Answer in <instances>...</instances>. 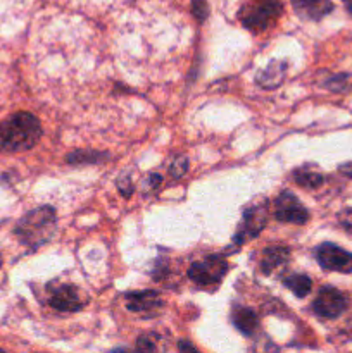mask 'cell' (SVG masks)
<instances>
[{"mask_svg":"<svg viewBox=\"0 0 352 353\" xmlns=\"http://www.w3.org/2000/svg\"><path fill=\"white\" fill-rule=\"evenodd\" d=\"M40 137V121L30 112L14 114L0 126V147L7 152L30 150Z\"/></svg>","mask_w":352,"mask_h":353,"instance_id":"1","label":"cell"},{"mask_svg":"<svg viewBox=\"0 0 352 353\" xmlns=\"http://www.w3.org/2000/svg\"><path fill=\"white\" fill-rule=\"evenodd\" d=\"M55 224H57L55 210L52 207L43 205L24 214L19 223H17L14 233L19 238L21 243L26 245V247L37 248L50 241V238L54 236Z\"/></svg>","mask_w":352,"mask_h":353,"instance_id":"2","label":"cell"},{"mask_svg":"<svg viewBox=\"0 0 352 353\" xmlns=\"http://www.w3.org/2000/svg\"><path fill=\"white\" fill-rule=\"evenodd\" d=\"M282 10V0H247L242 6L238 17L247 30L261 33L278 21Z\"/></svg>","mask_w":352,"mask_h":353,"instance_id":"3","label":"cell"},{"mask_svg":"<svg viewBox=\"0 0 352 353\" xmlns=\"http://www.w3.org/2000/svg\"><path fill=\"white\" fill-rule=\"evenodd\" d=\"M228 262L219 255H209L202 261L193 262L188 268V278L199 286L219 285L221 279L226 276Z\"/></svg>","mask_w":352,"mask_h":353,"instance_id":"4","label":"cell"},{"mask_svg":"<svg viewBox=\"0 0 352 353\" xmlns=\"http://www.w3.org/2000/svg\"><path fill=\"white\" fill-rule=\"evenodd\" d=\"M268 223V209L266 203H252L244 210V217L235 234V245H244L245 241H251L264 230Z\"/></svg>","mask_w":352,"mask_h":353,"instance_id":"5","label":"cell"},{"mask_svg":"<svg viewBox=\"0 0 352 353\" xmlns=\"http://www.w3.org/2000/svg\"><path fill=\"white\" fill-rule=\"evenodd\" d=\"M314 254H316L317 264L326 271L342 272V274L352 272V254L338 245L323 243L316 248Z\"/></svg>","mask_w":352,"mask_h":353,"instance_id":"6","label":"cell"},{"mask_svg":"<svg viewBox=\"0 0 352 353\" xmlns=\"http://www.w3.org/2000/svg\"><path fill=\"white\" fill-rule=\"evenodd\" d=\"M347 299L333 286H324L320 290L313 303V310L324 319H335L347 310Z\"/></svg>","mask_w":352,"mask_h":353,"instance_id":"7","label":"cell"},{"mask_svg":"<svg viewBox=\"0 0 352 353\" xmlns=\"http://www.w3.org/2000/svg\"><path fill=\"white\" fill-rule=\"evenodd\" d=\"M275 217L282 223L306 224L309 221V212L293 193L283 192L275 200Z\"/></svg>","mask_w":352,"mask_h":353,"instance_id":"8","label":"cell"},{"mask_svg":"<svg viewBox=\"0 0 352 353\" xmlns=\"http://www.w3.org/2000/svg\"><path fill=\"white\" fill-rule=\"evenodd\" d=\"M86 300L75 285L50 286V305L59 312H78Z\"/></svg>","mask_w":352,"mask_h":353,"instance_id":"9","label":"cell"},{"mask_svg":"<svg viewBox=\"0 0 352 353\" xmlns=\"http://www.w3.org/2000/svg\"><path fill=\"white\" fill-rule=\"evenodd\" d=\"M126 307L137 314H154L162 307L161 296L155 292H133L126 295Z\"/></svg>","mask_w":352,"mask_h":353,"instance_id":"10","label":"cell"},{"mask_svg":"<svg viewBox=\"0 0 352 353\" xmlns=\"http://www.w3.org/2000/svg\"><path fill=\"white\" fill-rule=\"evenodd\" d=\"M286 69H289V65H286L285 61H271L261 72H259L255 81H257V85L264 90L278 88L283 83V79H285Z\"/></svg>","mask_w":352,"mask_h":353,"instance_id":"11","label":"cell"},{"mask_svg":"<svg viewBox=\"0 0 352 353\" xmlns=\"http://www.w3.org/2000/svg\"><path fill=\"white\" fill-rule=\"evenodd\" d=\"M290 257V250L286 247H269L262 252L261 255V268L262 274L269 276L273 271L280 268V265L286 264Z\"/></svg>","mask_w":352,"mask_h":353,"instance_id":"12","label":"cell"},{"mask_svg":"<svg viewBox=\"0 0 352 353\" xmlns=\"http://www.w3.org/2000/svg\"><path fill=\"white\" fill-rule=\"evenodd\" d=\"M292 3L297 12L314 21L321 19L333 9V3L330 0H292Z\"/></svg>","mask_w":352,"mask_h":353,"instance_id":"13","label":"cell"},{"mask_svg":"<svg viewBox=\"0 0 352 353\" xmlns=\"http://www.w3.org/2000/svg\"><path fill=\"white\" fill-rule=\"evenodd\" d=\"M231 321H233L235 326L245 334L255 333L259 324L257 316H255L254 310L245 309V307H242V309H235L233 314H231Z\"/></svg>","mask_w":352,"mask_h":353,"instance_id":"14","label":"cell"},{"mask_svg":"<svg viewBox=\"0 0 352 353\" xmlns=\"http://www.w3.org/2000/svg\"><path fill=\"white\" fill-rule=\"evenodd\" d=\"M107 154L104 152H95V150H75L71 154L66 155V162L71 165H83V164H100L102 161H106Z\"/></svg>","mask_w":352,"mask_h":353,"instance_id":"15","label":"cell"},{"mask_svg":"<svg viewBox=\"0 0 352 353\" xmlns=\"http://www.w3.org/2000/svg\"><path fill=\"white\" fill-rule=\"evenodd\" d=\"M283 285H285L293 295L299 296V299L307 296L311 293V290H313V281H311V278H307V276L304 274L286 276V278L283 279Z\"/></svg>","mask_w":352,"mask_h":353,"instance_id":"16","label":"cell"},{"mask_svg":"<svg viewBox=\"0 0 352 353\" xmlns=\"http://www.w3.org/2000/svg\"><path fill=\"white\" fill-rule=\"evenodd\" d=\"M295 181L299 183L300 186L304 188H320L323 185L324 178L320 174V172H314V171H307V169H300V171H295Z\"/></svg>","mask_w":352,"mask_h":353,"instance_id":"17","label":"cell"},{"mask_svg":"<svg viewBox=\"0 0 352 353\" xmlns=\"http://www.w3.org/2000/svg\"><path fill=\"white\" fill-rule=\"evenodd\" d=\"M159 338L154 334H145L137 341V353H161V345Z\"/></svg>","mask_w":352,"mask_h":353,"instance_id":"18","label":"cell"},{"mask_svg":"<svg viewBox=\"0 0 352 353\" xmlns=\"http://www.w3.org/2000/svg\"><path fill=\"white\" fill-rule=\"evenodd\" d=\"M186 171H188V159L183 157V155H178V157L169 164V174H171L173 178H182V176L186 174Z\"/></svg>","mask_w":352,"mask_h":353,"instance_id":"19","label":"cell"},{"mask_svg":"<svg viewBox=\"0 0 352 353\" xmlns=\"http://www.w3.org/2000/svg\"><path fill=\"white\" fill-rule=\"evenodd\" d=\"M192 10L197 19L202 23L207 17V2L206 0H192Z\"/></svg>","mask_w":352,"mask_h":353,"instance_id":"20","label":"cell"},{"mask_svg":"<svg viewBox=\"0 0 352 353\" xmlns=\"http://www.w3.org/2000/svg\"><path fill=\"white\" fill-rule=\"evenodd\" d=\"M117 188H119L121 195L126 196V199L131 195V193H133V185H131L130 178H126V176H124V178L117 179Z\"/></svg>","mask_w":352,"mask_h":353,"instance_id":"21","label":"cell"},{"mask_svg":"<svg viewBox=\"0 0 352 353\" xmlns=\"http://www.w3.org/2000/svg\"><path fill=\"white\" fill-rule=\"evenodd\" d=\"M338 221H340V224L349 231V233H352V209L342 210V212L338 214Z\"/></svg>","mask_w":352,"mask_h":353,"instance_id":"22","label":"cell"},{"mask_svg":"<svg viewBox=\"0 0 352 353\" xmlns=\"http://www.w3.org/2000/svg\"><path fill=\"white\" fill-rule=\"evenodd\" d=\"M178 347H179V353H200L192 343H188V341H185V340L179 341Z\"/></svg>","mask_w":352,"mask_h":353,"instance_id":"23","label":"cell"},{"mask_svg":"<svg viewBox=\"0 0 352 353\" xmlns=\"http://www.w3.org/2000/svg\"><path fill=\"white\" fill-rule=\"evenodd\" d=\"M345 7H347L349 12L352 14V0H345Z\"/></svg>","mask_w":352,"mask_h":353,"instance_id":"24","label":"cell"},{"mask_svg":"<svg viewBox=\"0 0 352 353\" xmlns=\"http://www.w3.org/2000/svg\"><path fill=\"white\" fill-rule=\"evenodd\" d=\"M0 265H2V257H0Z\"/></svg>","mask_w":352,"mask_h":353,"instance_id":"25","label":"cell"},{"mask_svg":"<svg viewBox=\"0 0 352 353\" xmlns=\"http://www.w3.org/2000/svg\"><path fill=\"white\" fill-rule=\"evenodd\" d=\"M351 334H352V324H351Z\"/></svg>","mask_w":352,"mask_h":353,"instance_id":"26","label":"cell"},{"mask_svg":"<svg viewBox=\"0 0 352 353\" xmlns=\"http://www.w3.org/2000/svg\"><path fill=\"white\" fill-rule=\"evenodd\" d=\"M0 353H6V352H2V350H0Z\"/></svg>","mask_w":352,"mask_h":353,"instance_id":"27","label":"cell"}]
</instances>
